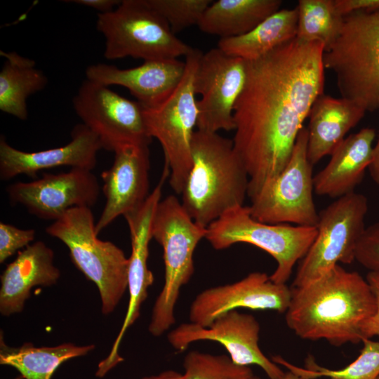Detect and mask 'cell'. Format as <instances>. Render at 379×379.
<instances>
[{
  "instance_id": "52a82bcc",
  "label": "cell",
  "mask_w": 379,
  "mask_h": 379,
  "mask_svg": "<svg viewBox=\"0 0 379 379\" xmlns=\"http://www.w3.org/2000/svg\"><path fill=\"white\" fill-rule=\"evenodd\" d=\"M96 28L105 36L107 60L178 59L194 50L176 36L147 0L121 1L112 11L98 14Z\"/></svg>"
},
{
  "instance_id": "9c48e42d",
  "label": "cell",
  "mask_w": 379,
  "mask_h": 379,
  "mask_svg": "<svg viewBox=\"0 0 379 379\" xmlns=\"http://www.w3.org/2000/svg\"><path fill=\"white\" fill-rule=\"evenodd\" d=\"M206 230L205 239L216 250L246 243L269 253L277 264L270 279L281 284L289 279L295 265L305 255L317 234L316 227L260 222L244 205L228 210Z\"/></svg>"
},
{
  "instance_id": "7c38bea8",
  "label": "cell",
  "mask_w": 379,
  "mask_h": 379,
  "mask_svg": "<svg viewBox=\"0 0 379 379\" xmlns=\"http://www.w3.org/2000/svg\"><path fill=\"white\" fill-rule=\"evenodd\" d=\"M82 124L98 138L102 148L114 152L128 145H149L143 106L128 100L109 86L86 79L72 100Z\"/></svg>"
},
{
  "instance_id": "3957f363",
  "label": "cell",
  "mask_w": 379,
  "mask_h": 379,
  "mask_svg": "<svg viewBox=\"0 0 379 379\" xmlns=\"http://www.w3.org/2000/svg\"><path fill=\"white\" fill-rule=\"evenodd\" d=\"M192 157L181 203L196 222L207 227L228 210L244 205L249 177L232 139L218 133L195 131Z\"/></svg>"
},
{
  "instance_id": "60d3db41",
  "label": "cell",
  "mask_w": 379,
  "mask_h": 379,
  "mask_svg": "<svg viewBox=\"0 0 379 379\" xmlns=\"http://www.w3.org/2000/svg\"><path fill=\"white\" fill-rule=\"evenodd\" d=\"M13 379H25L21 375Z\"/></svg>"
},
{
  "instance_id": "f35d334b",
  "label": "cell",
  "mask_w": 379,
  "mask_h": 379,
  "mask_svg": "<svg viewBox=\"0 0 379 379\" xmlns=\"http://www.w3.org/2000/svg\"><path fill=\"white\" fill-rule=\"evenodd\" d=\"M182 374L173 371H164L156 375L147 376L142 379H181Z\"/></svg>"
},
{
  "instance_id": "44dd1931",
  "label": "cell",
  "mask_w": 379,
  "mask_h": 379,
  "mask_svg": "<svg viewBox=\"0 0 379 379\" xmlns=\"http://www.w3.org/2000/svg\"><path fill=\"white\" fill-rule=\"evenodd\" d=\"M60 277V271L54 265L53 251L41 241L28 245L1 275V314L21 312L33 287L51 286Z\"/></svg>"
},
{
  "instance_id": "ffe728a7",
  "label": "cell",
  "mask_w": 379,
  "mask_h": 379,
  "mask_svg": "<svg viewBox=\"0 0 379 379\" xmlns=\"http://www.w3.org/2000/svg\"><path fill=\"white\" fill-rule=\"evenodd\" d=\"M185 62L178 59L144 61L140 65L120 69L105 63L88 66L86 79L110 86L127 88L142 106L154 107L165 100L181 81Z\"/></svg>"
},
{
  "instance_id": "4316f807",
  "label": "cell",
  "mask_w": 379,
  "mask_h": 379,
  "mask_svg": "<svg viewBox=\"0 0 379 379\" xmlns=\"http://www.w3.org/2000/svg\"><path fill=\"white\" fill-rule=\"evenodd\" d=\"M95 348L93 344L78 346L71 343L53 347H34L25 343L20 347L8 346L0 334V364L18 370L25 379H51L65 361L84 356Z\"/></svg>"
},
{
  "instance_id": "f1b7e54d",
  "label": "cell",
  "mask_w": 379,
  "mask_h": 379,
  "mask_svg": "<svg viewBox=\"0 0 379 379\" xmlns=\"http://www.w3.org/2000/svg\"><path fill=\"white\" fill-rule=\"evenodd\" d=\"M181 379H249L253 374L248 366L235 364L227 355L190 352L184 359Z\"/></svg>"
},
{
  "instance_id": "cb8c5ba5",
  "label": "cell",
  "mask_w": 379,
  "mask_h": 379,
  "mask_svg": "<svg viewBox=\"0 0 379 379\" xmlns=\"http://www.w3.org/2000/svg\"><path fill=\"white\" fill-rule=\"evenodd\" d=\"M281 4L280 0H218L206 8L197 26L220 39L240 36L280 10Z\"/></svg>"
},
{
  "instance_id": "4dcf8cb0",
  "label": "cell",
  "mask_w": 379,
  "mask_h": 379,
  "mask_svg": "<svg viewBox=\"0 0 379 379\" xmlns=\"http://www.w3.org/2000/svg\"><path fill=\"white\" fill-rule=\"evenodd\" d=\"M169 25L172 32H178L198 25L204 11L213 2L211 0H147Z\"/></svg>"
},
{
  "instance_id": "5b68a950",
  "label": "cell",
  "mask_w": 379,
  "mask_h": 379,
  "mask_svg": "<svg viewBox=\"0 0 379 379\" xmlns=\"http://www.w3.org/2000/svg\"><path fill=\"white\" fill-rule=\"evenodd\" d=\"M46 232L67 246L74 265L96 285L102 314H111L128 289V258L117 245L98 237L91 208L67 210Z\"/></svg>"
},
{
  "instance_id": "4fadbf2b",
  "label": "cell",
  "mask_w": 379,
  "mask_h": 379,
  "mask_svg": "<svg viewBox=\"0 0 379 379\" xmlns=\"http://www.w3.org/2000/svg\"><path fill=\"white\" fill-rule=\"evenodd\" d=\"M246 62L214 48L199 58L194 79L197 130L218 133L234 130V109L245 84Z\"/></svg>"
},
{
  "instance_id": "2e32d148",
  "label": "cell",
  "mask_w": 379,
  "mask_h": 379,
  "mask_svg": "<svg viewBox=\"0 0 379 379\" xmlns=\"http://www.w3.org/2000/svg\"><path fill=\"white\" fill-rule=\"evenodd\" d=\"M100 186L92 171L71 168L58 174L44 173L30 182H17L6 190L13 204H20L32 215L56 220L74 207L93 206Z\"/></svg>"
},
{
  "instance_id": "603a6c76",
  "label": "cell",
  "mask_w": 379,
  "mask_h": 379,
  "mask_svg": "<svg viewBox=\"0 0 379 379\" xmlns=\"http://www.w3.org/2000/svg\"><path fill=\"white\" fill-rule=\"evenodd\" d=\"M366 111L352 101L324 93L313 103L307 128V157L314 166L331 155Z\"/></svg>"
},
{
  "instance_id": "d6986e66",
  "label": "cell",
  "mask_w": 379,
  "mask_h": 379,
  "mask_svg": "<svg viewBox=\"0 0 379 379\" xmlns=\"http://www.w3.org/2000/svg\"><path fill=\"white\" fill-rule=\"evenodd\" d=\"M71 140L64 146L38 152H24L12 147L4 135L0 138V179L11 180L18 175L34 178L41 170L60 166L92 171L97 163L101 143L83 124L76 125Z\"/></svg>"
},
{
  "instance_id": "1f68e13d",
  "label": "cell",
  "mask_w": 379,
  "mask_h": 379,
  "mask_svg": "<svg viewBox=\"0 0 379 379\" xmlns=\"http://www.w3.org/2000/svg\"><path fill=\"white\" fill-rule=\"evenodd\" d=\"M355 260L370 272H379V221L365 228L357 246Z\"/></svg>"
},
{
  "instance_id": "836d02e7",
  "label": "cell",
  "mask_w": 379,
  "mask_h": 379,
  "mask_svg": "<svg viewBox=\"0 0 379 379\" xmlns=\"http://www.w3.org/2000/svg\"><path fill=\"white\" fill-rule=\"evenodd\" d=\"M366 281L375 296L376 308L374 314L362 328L363 340L371 339L373 336H379V272H369L366 276Z\"/></svg>"
},
{
  "instance_id": "484cf974",
  "label": "cell",
  "mask_w": 379,
  "mask_h": 379,
  "mask_svg": "<svg viewBox=\"0 0 379 379\" xmlns=\"http://www.w3.org/2000/svg\"><path fill=\"white\" fill-rule=\"evenodd\" d=\"M5 58L0 71V110L25 121L28 117V97L44 89L48 84L45 74L35 61L15 51H0Z\"/></svg>"
},
{
  "instance_id": "9a60e30c",
  "label": "cell",
  "mask_w": 379,
  "mask_h": 379,
  "mask_svg": "<svg viewBox=\"0 0 379 379\" xmlns=\"http://www.w3.org/2000/svg\"><path fill=\"white\" fill-rule=\"evenodd\" d=\"M259 333L260 325L256 319L236 310L218 317L207 326L183 323L170 331L167 338L171 346L180 352L197 341L218 342L223 345L235 364L245 366L257 365L270 379H281L285 373L260 349Z\"/></svg>"
},
{
  "instance_id": "d590c367",
  "label": "cell",
  "mask_w": 379,
  "mask_h": 379,
  "mask_svg": "<svg viewBox=\"0 0 379 379\" xmlns=\"http://www.w3.org/2000/svg\"><path fill=\"white\" fill-rule=\"evenodd\" d=\"M272 361L277 364H281L288 369V371L284 373L281 379H314L309 369L295 366L280 356L273 357Z\"/></svg>"
},
{
  "instance_id": "8992f818",
  "label": "cell",
  "mask_w": 379,
  "mask_h": 379,
  "mask_svg": "<svg viewBox=\"0 0 379 379\" xmlns=\"http://www.w3.org/2000/svg\"><path fill=\"white\" fill-rule=\"evenodd\" d=\"M342 98L366 112L379 109V11L344 17L340 34L324 53Z\"/></svg>"
},
{
  "instance_id": "8d00e7d4",
  "label": "cell",
  "mask_w": 379,
  "mask_h": 379,
  "mask_svg": "<svg viewBox=\"0 0 379 379\" xmlns=\"http://www.w3.org/2000/svg\"><path fill=\"white\" fill-rule=\"evenodd\" d=\"M97 10L98 13H107L114 10L120 4L118 0H72L66 1Z\"/></svg>"
},
{
  "instance_id": "ba28073f",
  "label": "cell",
  "mask_w": 379,
  "mask_h": 379,
  "mask_svg": "<svg viewBox=\"0 0 379 379\" xmlns=\"http://www.w3.org/2000/svg\"><path fill=\"white\" fill-rule=\"evenodd\" d=\"M201 54L194 48L185 57L183 77L165 100L154 107L143 106L147 133L162 147L165 164L170 169L169 183L178 194H181L192 166V142L199 114L194 79Z\"/></svg>"
},
{
  "instance_id": "8fae6325",
  "label": "cell",
  "mask_w": 379,
  "mask_h": 379,
  "mask_svg": "<svg viewBox=\"0 0 379 379\" xmlns=\"http://www.w3.org/2000/svg\"><path fill=\"white\" fill-rule=\"evenodd\" d=\"M307 128L298 133L282 171L251 199L252 216L269 224L316 227L319 220L313 194V165L307 157Z\"/></svg>"
},
{
  "instance_id": "d6a6232c",
  "label": "cell",
  "mask_w": 379,
  "mask_h": 379,
  "mask_svg": "<svg viewBox=\"0 0 379 379\" xmlns=\"http://www.w3.org/2000/svg\"><path fill=\"white\" fill-rule=\"evenodd\" d=\"M34 229H20L0 222V263L4 262L16 251L27 247L35 238Z\"/></svg>"
},
{
  "instance_id": "f546056e",
  "label": "cell",
  "mask_w": 379,
  "mask_h": 379,
  "mask_svg": "<svg viewBox=\"0 0 379 379\" xmlns=\"http://www.w3.org/2000/svg\"><path fill=\"white\" fill-rule=\"evenodd\" d=\"M357 358L340 370H330L318 366L309 357L305 367L310 370L314 379L324 376L330 379H376L379 375V341L365 339Z\"/></svg>"
},
{
  "instance_id": "d4e9b609",
  "label": "cell",
  "mask_w": 379,
  "mask_h": 379,
  "mask_svg": "<svg viewBox=\"0 0 379 379\" xmlns=\"http://www.w3.org/2000/svg\"><path fill=\"white\" fill-rule=\"evenodd\" d=\"M298 8L280 9L246 34L222 38L218 48L245 61L257 60L296 37Z\"/></svg>"
},
{
  "instance_id": "7402d4cb",
  "label": "cell",
  "mask_w": 379,
  "mask_h": 379,
  "mask_svg": "<svg viewBox=\"0 0 379 379\" xmlns=\"http://www.w3.org/2000/svg\"><path fill=\"white\" fill-rule=\"evenodd\" d=\"M375 137L371 128L346 137L332 152L326 166L314 175V193L338 199L354 192L371 163Z\"/></svg>"
},
{
  "instance_id": "ab89813d",
  "label": "cell",
  "mask_w": 379,
  "mask_h": 379,
  "mask_svg": "<svg viewBox=\"0 0 379 379\" xmlns=\"http://www.w3.org/2000/svg\"><path fill=\"white\" fill-rule=\"evenodd\" d=\"M249 379H260L258 376L253 375Z\"/></svg>"
},
{
  "instance_id": "6da1fadb",
  "label": "cell",
  "mask_w": 379,
  "mask_h": 379,
  "mask_svg": "<svg viewBox=\"0 0 379 379\" xmlns=\"http://www.w3.org/2000/svg\"><path fill=\"white\" fill-rule=\"evenodd\" d=\"M324 51L321 42L295 37L246 61L232 141L249 177L250 199L285 168L313 103L323 94Z\"/></svg>"
},
{
  "instance_id": "5bb4252c",
  "label": "cell",
  "mask_w": 379,
  "mask_h": 379,
  "mask_svg": "<svg viewBox=\"0 0 379 379\" xmlns=\"http://www.w3.org/2000/svg\"><path fill=\"white\" fill-rule=\"evenodd\" d=\"M169 175V168L164 166L159 182L146 201L124 216L128 226L131 244L128 269L129 300L121 328L109 354L98 366L99 371L105 375L124 360L119 354V345L127 329L139 317L141 305L147 297V289L154 281L153 274L147 267L149 244L152 239V224L161 200L163 185Z\"/></svg>"
},
{
  "instance_id": "e575fe53",
  "label": "cell",
  "mask_w": 379,
  "mask_h": 379,
  "mask_svg": "<svg viewBox=\"0 0 379 379\" xmlns=\"http://www.w3.org/2000/svg\"><path fill=\"white\" fill-rule=\"evenodd\" d=\"M334 4L343 17L355 12L379 11V0H334Z\"/></svg>"
},
{
  "instance_id": "7a4b0ae2",
  "label": "cell",
  "mask_w": 379,
  "mask_h": 379,
  "mask_svg": "<svg viewBox=\"0 0 379 379\" xmlns=\"http://www.w3.org/2000/svg\"><path fill=\"white\" fill-rule=\"evenodd\" d=\"M291 289L285 319L296 335L326 340L337 347L362 342V328L374 314L376 302L360 274L338 264L316 281Z\"/></svg>"
},
{
  "instance_id": "74e56055",
  "label": "cell",
  "mask_w": 379,
  "mask_h": 379,
  "mask_svg": "<svg viewBox=\"0 0 379 379\" xmlns=\"http://www.w3.org/2000/svg\"><path fill=\"white\" fill-rule=\"evenodd\" d=\"M368 170L373 180L379 185V133L376 145L373 147L372 161Z\"/></svg>"
},
{
  "instance_id": "b9f144b4",
  "label": "cell",
  "mask_w": 379,
  "mask_h": 379,
  "mask_svg": "<svg viewBox=\"0 0 379 379\" xmlns=\"http://www.w3.org/2000/svg\"><path fill=\"white\" fill-rule=\"evenodd\" d=\"M376 379H379V375L378 376V378Z\"/></svg>"
},
{
  "instance_id": "277c9868",
  "label": "cell",
  "mask_w": 379,
  "mask_h": 379,
  "mask_svg": "<svg viewBox=\"0 0 379 379\" xmlns=\"http://www.w3.org/2000/svg\"><path fill=\"white\" fill-rule=\"evenodd\" d=\"M206 231V227L191 218L175 195L167 196L157 204L152 236L163 248L165 274L148 326L153 336L161 335L175 324L174 310L180 288L194 273V253Z\"/></svg>"
},
{
  "instance_id": "e0dca14e",
  "label": "cell",
  "mask_w": 379,
  "mask_h": 379,
  "mask_svg": "<svg viewBox=\"0 0 379 379\" xmlns=\"http://www.w3.org/2000/svg\"><path fill=\"white\" fill-rule=\"evenodd\" d=\"M291 297V289L286 284L274 283L266 273L255 272L234 283L199 293L190 305L189 318L191 323L207 326L218 317L238 308L284 313Z\"/></svg>"
},
{
  "instance_id": "30bf717a",
  "label": "cell",
  "mask_w": 379,
  "mask_h": 379,
  "mask_svg": "<svg viewBox=\"0 0 379 379\" xmlns=\"http://www.w3.org/2000/svg\"><path fill=\"white\" fill-rule=\"evenodd\" d=\"M367 198L355 192L340 197L320 213L317 237L300 260L292 287L309 284L338 262L355 260L357 244L364 230Z\"/></svg>"
},
{
  "instance_id": "ac0fdd59",
  "label": "cell",
  "mask_w": 379,
  "mask_h": 379,
  "mask_svg": "<svg viewBox=\"0 0 379 379\" xmlns=\"http://www.w3.org/2000/svg\"><path fill=\"white\" fill-rule=\"evenodd\" d=\"M114 153L112 166L100 175L106 202L95 223L97 235L120 215L139 208L150 194L149 145H124Z\"/></svg>"
},
{
  "instance_id": "83f0119b",
  "label": "cell",
  "mask_w": 379,
  "mask_h": 379,
  "mask_svg": "<svg viewBox=\"0 0 379 379\" xmlns=\"http://www.w3.org/2000/svg\"><path fill=\"white\" fill-rule=\"evenodd\" d=\"M296 7V38L305 42H321L326 51L338 37L344 22L334 0H299Z\"/></svg>"
}]
</instances>
